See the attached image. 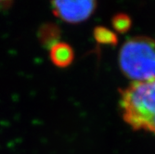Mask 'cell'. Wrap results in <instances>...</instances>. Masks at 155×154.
Returning <instances> with one entry per match:
<instances>
[{
	"mask_svg": "<svg viewBox=\"0 0 155 154\" xmlns=\"http://www.w3.org/2000/svg\"><path fill=\"white\" fill-rule=\"evenodd\" d=\"M13 3V0H0V12L8 9Z\"/></svg>",
	"mask_w": 155,
	"mask_h": 154,
	"instance_id": "cell-8",
	"label": "cell"
},
{
	"mask_svg": "<svg viewBox=\"0 0 155 154\" xmlns=\"http://www.w3.org/2000/svg\"><path fill=\"white\" fill-rule=\"evenodd\" d=\"M49 57L51 61L60 68L71 65L74 59V52L72 47L67 43L58 42L50 48Z\"/></svg>",
	"mask_w": 155,
	"mask_h": 154,
	"instance_id": "cell-4",
	"label": "cell"
},
{
	"mask_svg": "<svg viewBox=\"0 0 155 154\" xmlns=\"http://www.w3.org/2000/svg\"><path fill=\"white\" fill-rule=\"evenodd\" d=\"M111 23H112L114 29L120 34H124L127 31H129V29L132 26L131 18L127 14H124V13L115 14V15L112 17Z\"/></svg>",
	"mask_w": 155,
	"mask_h": 154,
	"instance_id": "cell-7",
	"label": "cell"
},
{
	"mask_svg": "<svg viewBox=\"0 0 155 154\" xmlns=\"http://www.w3.org/2000/svg\"><path fill=\"white\" fill-rule=\"evenodd\" d=\"M94 38L101 45H116L117 35L111 30L103 26H97L94 29Z\"/></svg>",
	"mask_w": 155,
	"mask_h": 154,
	"instance_id": "cell-6",
	"label": "cell"
},
{
	"mask_svg": "<svg viewBox=\"0 0 155 154\" xmlns=\"http://www.w3.org/2000/svg\"><path fill=\"white\" fill-rule=\"evenodd\" d=\"M60 36V29L57 25L53 23H46L42 25L39 30V37L41 41L46 46H49L50 48L58 43V38Z\"/></svg>",
	"mask_w": 155,
	"mask_h": 154,
	"instance_id": "cell-5",
	"label": "cell"
},
{
	"mask_svg": "<svg viewBox=\"0 0 155 154\" xmlns=\"http://www.w3.org/2000/svg\"><path fill=\"white\" fill-rule=\"evenodd\" d=\"M124 121L134 130L155 135V78L132 82L120 92Z\"/></svg>",
	"mask_w": 155,
	"mask_h": 154,
	"instance_id": "cell-1",
	"label": "cell"
},
{
	"mask_svg": "<svg viewBox=\"0 0 155 154\" xmlns=\"http://www.w3.org/2000/svg\"><path fill=\"white\" fill-rule=\"evenodd\" d=\"M119 66L133 82L155 78V40L145 35L126 40L119 52Z\"/></svg>",
	"mask_w": 155,
	"mask_h": 154,
	"instance_id": "cell-2",
	"label": "cell"
},
{
	"mask_svg": "<svg viewBox=\"0 0 155 154\" xmlns=\"http://www.w3.org/2000/svg\"><path fill=\"white\" fill-rule=\"evenodd\" d=\"M51 6L56 17L75 24L87 21L92 15L97 0H51Z\"/></svg>",
	"mask_w": 155,
	"mask_h": 154,
	"instance_id": "cell-3",
	"label": "cell"
}]
</instances>
